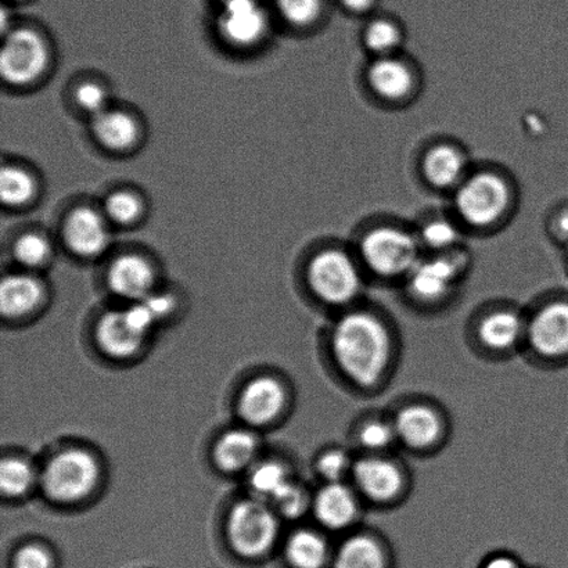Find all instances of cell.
<instances>
[{"label":"cell","mask_w":568,"mask_h":568,"mask_svg":"<svg viewBox=\"0 0 568 568\" xmlns=\"http://www.w3.org/2000/svg\"><path fill=\"white\" fill-rule=\"evenodd\" d=\"M392 348L386 325L369 312H349L334 326V361L359 387H373L381 382L392 359Z\"/></svg>","instance_id":"cell-1"},{"label":"cell","mask_w":568,"mask_h":568,"mask_svg":"<svg viewBox=\"0 0 568 568\" xmlns=\"http://www.w3.org/2000/svg\"><path fill=\"white\" fill-rule=\"evenodd\" d=\"M511 200L509 182L495 172L483 171L469 174L455 189L454 205L464 224L473 230H488L508 215Z\"/></svg>","instance_id":"cell-2"},{"label":"cell","mask_w":568,"mask_h":568,"mask_svg":"<svg viewBox=\"0 0 568 568\" xmlns=\"http://www.w3.org/2000/svg\"><path fill=\"white\" fill-rule=\"evenodd\" d=\"M419 237L393 226H378L366 233L359 254L367 270L384 280L408 277L420 261Z\"/></svg>","instance_id":"cell-3"},{"label":"cell","mask_w":568,"mask_h":568,"mask_svg":"<svg viewBox=\"0 0 568 568\" xmlns=\"http://www.w3.org/2000/svg\"><path fill=\"white\" fill-rule=\"evenodd\" d=\"M312 292L332 305H345L356 298L362 287L358 265L342 250H325L312 258L308 268Z\"/></svg>","instance_id":"cell-4"},{"label":"cell","mask_w":568,"mask_h":568,"mask_svg":"<svg viewBox=\"0 0 568 568\" xmlns=\"http://www.w3.org/2000/svg\"><path fill=\"white\" fill-rule=\"evenodd\" d=\"M98 476L99 467L91 454L69 449L49 460L42 483L50 498L58 503H74L92 491Z\"/></svg>","instance_id":"cell-5"},{"label":"cell","mask_w":568,"mask_h":568,"mask_svg":"<svg viewBox=\"0 0 568 568\" xmlns=\"http://www.w3.org/2000/svg\"><path fill=\"white\" fill-rule=\"evenodd\" d=\"M280 532L274 509L265 500L248 499L232 509L227 534L237 554L255 558L266 552Z\"/></svg>","instance_id":"cell-6"},{"label":"cell","mask_w":568,"mask_h":568,"mask_svg":"<svg viewBox=\"0 0 568 568\" xmlns=\"http://www.w3.org/2000/svg\"><path fill=\"white\" fill-rule=\"evenodd\" d=\"M48 63L43 39L31 30H16L4 39L0 72L11 85H27L42 74Z\"/></svg>","instance_id":"cell-7"},{"label":"cell","mask_w":568,"mask_h":568,"mask_svg":"<svg viewBox=\"0 0 568 568\" xmlns=\"http://www.w3.org/2000/svg\"><path fill=\"white\" fill-rule=\"evenodd\" d=\"M466 261L453 252L419 261L408 275L410 293L422 301H442L453 293L465 271Z\"/></svg>","instance_id":"cell-8"},{"label":"cell","mask_w":568,"mask_h":568,"mask_svg":"<svg viewBox=\"0 0 568 568\" xmlns=\"http://www.w3.org/2000/svg\"><path fill=\"white\" fill-rule=\"evenodd\" d=\"M354 483L359 493L373 503H389L403 489V473L394 462L381 455H367L354 462Z\"/></svg>","instance_id":"cell-9"},{"label":"cell","mask_w":568,"mask_h":568,"mask_svg":"<svg viewBox=\"0 0 568 568\" xmlns=\"http://www.w3.org/2000/svg\"><path fill=\"white\" fill-rule=\"evenodd\" d=\"M527 334L539 355L559 358L568 354V303L554 301L542 306L528 325Z\"/></svg>","instance_id":"cell-10"},{"label":"cell","mask_w":568,"mask_h":568,"mask_svg":"<svg viewBox=\"0 0 568 568\" xmlns=\"http://www.w3.org/2000/svg\"><path fill=\"white\" fill-rule=\"evenodd\" d=\"M367 85L384 102L399 103L409 99L416 88V77L398 54L372 61L366 72Z\"/></svg>","instance_id":"cell-11"},{"label":"cell","mask_w":568,"mask_h":568,"mask_svg":"<svg viewBox=\"0 0 568 568\" xmlns=\"http://www.w3.org/2000/svg\"><path fill=\"white\" fill-rule=\"evenodd\" d=\"M422 172L432 187L455 191L469 176V160L455 144L437 143L423 155Z\"/></svg>","instance_id":"cell-12"},{"label":"cell","mask_w":568,"mask_h":568,"mask_svg":"<svg viewBox=\"0 0 568 568\" xmlns=\"http://www.w3.org/2000/svg\"><path fill=\"white\" fill-rule=\"evenodd\" d=\"M312 509L323 527L338 531L353 525L359 506L355 493L344 483H326L312 500Z\"/></svg>","instance_id":"cell-13"},{"label":"cell","mask_w":568,"mask_h":568,"mask_svg":"<svg viewBox=\"0 0 568 568\" xmlns=\"http://www.w3.org/2000/svg\"><path fill=\"white\" fill-rule=\"evenodd\" d=\"M286 400L282 384L274 377H258L244 388L239 412L252 425H268L274 420Z\"/></svg>","instance_id":"cell-14"},{"label":"cell","mask_w":568,"mask_h":568,"mask_svg":"<svg viewBox=\"0 0 568 568\" xmlns=\"http://www.w3.org/2000/svg\"><path fill=\"white\" fill-rule=\"evenodd\" d=\"M220 27L227 41L253 44L264 36L266 19L255 0H225Z\"/></svg>","instance_id":"cell-15"},{"label":"cell","mask_w":568,"mask_h":568,"mask_svg":"<svg viewBox=\"0 0 568 568\" xmlns=\"http://www.w3.org/2000/svg\"><path fill=\"white\" fill-rule=\"evenodd\" d=\"M67 246L81 257H94L104 252L109 233L97 211L81 207L72 211L64 226Z\"/></svg>","instance_id":"cell-16"},{"label":"cell","mask_w":568,"mask_h":568,"mask_svg":"<svg viewBox=\"0 0 568 568\" xmlns=\"http://www.w3.org/2000/svg\"><path fill=\"white\" fill-rule=\"evenodd\" d=\"M148 334L128 316L126 311H111L100 320L97 337L100 348L114 358H128L142 347Z\"/></svg>","instance_id":"cell-17"},{"label":"cell","mask_w":568,"mask_h":568,"mask_svg":"<svg viewBox=\"0 0 568 568\" xmlns=\"http://www.w3.org/2000/svg\"><path fill=\"white\" fill-rule=\"evenodd\" d=\"M154 271L146 260L135 254L116 258L109 271V286L122 298L142 301L152 294Z\"/></svg>","instance_id":"cell-18"},{"label":"cell","mask_w":568,"mask_h":568,"mask_svg":"<svg viewBox=\"0 0 568 568\" xmlns=\"http://www.w3.org/2000/svg\"><path fill=\"white\" fill-rule=\"evenodd\" d=\"M398 442L406 447L423 449L432 447L442 437L443 423L432 408L409 405L398 412L393 423Z\"/></svg>","instance_id":"cell-19"},{"label":"cell","mask_w":568,"mask_h":568,"mask_svg":"<svg viewBox=\"0 0 568 568\" xmlns=\"http://www.w3.org/2000/svg\"><path fill=\"white\" fill-rule=\"evenodd\" d=\"M258 450V439L252 432L232 430L220 438L215 447L216 464L226 471H241L252 464Z\"/></svg>","instance_id":"cell-20"},{"label":"cell","mask_w":568,"mask_h":568,"mask_svg":"<svg viewBox=\"0 0 568 568\" xmlns=\"http://www.w3.org/2000/svg\"><path fill=\"white\" fill-rule=\"evenodd\" d=\"M42 297V287L33 277L11 275L0 286V308L4 316H20L36 308Z\"/></svg>","instance_id":"cell-21"},{"label":"cell","mask_w":568,"mask_h":568,"mask_svg":"<svg viewBox=\"0 0 568 568\" xmlns=\"http://www.w3.org/2000/svg\"><path fill=\"white\" fill-rule=\"evenodd\" d=\"M523 321L514 311H495L487 315L478 326V337L491 349H508L519 342Z\"/></svg>","instance_id":"cell-22"},{"label":"cell","mask_w":568,"mask_h":568,"mask_svg":"<svg viewBox=\"0 0 568 568\" xmlns=\"http://www.w3.org/2000/svg\"><path fill=\"white\" fill-rule=\"evenodd\" d=\"M92 126L94 135L105 148L121 150L130 148L136 141V122L122 111H102L93 116Z\"/></svg>","instance_id":"cell-23"},{"label":"cell","mask_w":568,"mask_h":568,"mask_svg":"<svg viewBox=\"0 0 568 568\" xmlns=\"http://www.w3.org/2000/svg\"><path fill=\"white\" fill-rule=\"evenodd\" d=\"M333 568H384L381 545L372 537H351L339 547Z\"/></svg>","instance_id":"cell-24"},{"label":"cell","mask_w":568,"mask_h":568,"mask_svg":"<svg viewBox=\"0 0 568 568\" xmlns=\"http://www.w3.org/2000/svg\"><path fill=\"white\" fill-rule=\"evenodd\" d=\"M286 554L295 568H322L327 559V545L316 532L301 530L288 539Z\"/></svg>","instance_id":"cell-25"},{"label":"cell","mask_w":568,"mask_h":568,"mask_svg":"<svg viewBox=\"0 0 568 568\" xmlns=\"http://www.w3.org/2000/svg\"><path fill=\"white\" fill-rule=\"evenodd\" d=\"M364 47L378 58L398 54L404 44V32L394 21L378 19L367 24L364 31Z\"/></svg>","instance_id":"cell-26"},{"label":"cell","mask_w":568,"mask_h":568,"mask_svg":"<svg viewBox=\"0 0 568 568\" xmlns=\"http://www.w3.org/2000/svg\"><path fill=\"white\" fill-rule=\"evenodd\" d=\"M286 467L277 462H264L254 467L250 475V487L255 498L272 503L292 483Z\"/></svg>","instance_id":"cell-27"},{"label":"cell","mask_w":568,"mask_h":568,"mask_svg":"<svg viewBox=\"0 0 568 568\" xmlns=\"http://www.w3.org/2000/svg\"><path fill=\"white\" fill-rule=\"evenodd\" d=\"M417 237H419L422 246L437 253H449L458 246L460 232L453 221L444 219V216H434L422 225Z\"/></svg>","instance_id":"cell-28"},{"label":"cell","mask_w":568,"mask_h":568,"mask_svg":"<svg viewBox=\"0 0 568 568\" xmlns=\"http://www.w3.org/2000/svg\"><path fill=\"white\" fill-rule=\"evenodd\" d=\"M36 192L32 178L17 166H3L0 172V196L10 207H17L28 202Z\"/></svg>","instance_id":"cell-29"},{"label":"cell","mask_w":568,"mask_h":568,"mask_svg":"<svg viewBox=\"0 0 568 568\" xmlns=\"http://www.w3.org/2000/svg\"><path fill=\"white\" fill-rule=\"evenodd\" d=\"M33 473L24 460L9 458L0 466V488L8 497H20L32 486Z\"/></svg>","instance_id":"cell-30"},{"label":"cell","mask_w":568,"mask_h":568,"mask_svg":"<svg viewBox=\"0 0 568 568\" xmlns=\"http://www.w3.org/2000/svg\"><path fill=\"white\" fill-rule=\"evenodd\" d=\"M50 246L47 239L37 233L21 236L14 244V257L28 268H37L48 260Z\"/></svg>","instance_id":"cell-31"},{"label":"cell","mask_w":568,"mask_h":568,"mask_svg":"<svg viewBox=\"0 0 568 568\" xmlns=\"http://www.w3.org/2000/svg\"><path fill=\"white\" fill-rule=\"evenodd\" d=\"M272 505L275 506L277 514L286 517V519H298L310 508L312 500L305 488L292 481L272 500Z\"/></svg>","instance_id":"cell-32"},{"label":"cell","mask_w":568,"mask_h":568,"mask_svg":"<svg viewBox=\"0 0 568 568\" xmlns=\"http://www.w3.org/2000/svg\"><path fill=\"white\" fill-rule=\"evenodd\" d=\"M358 439L362 447L371 453H382L392 447L398 438L394 425L383 420H371L361 427Z\"/></svg>","instance_id":"cell-33"},{"label":"cell","mask_w":568,"mask_h":568,"mask_svg":"<svg viewBox=\"0 0 568 568\" xmlns=\"http://www.w3.org/2000/svg\"><path fill=\"white\" fill-rule=\"evenodd\" d=\"M104 211L115 224H131L142 213V205L136 196L128 192H115L105 200Z\"/></svg>","instance_id":"cell-34"},{"label":"cell","mask_w":568,"mask_h":568,"mask_svg":"<svg viewBox=\"0 0 568 568\" xmlns=\"http://www.w3.org/2000/svg\"><path fill=\"white\" fill-rule=\"evenodd\" d=\"M353 462L345 450L331 449L320 456L316 470L326 483H343V478L353 471Z\"/></svg>","instance_id":"cell-35"},{"label":"cell","mask_w":568,"mask_h":568,"mask_svg":"<svg viewBox=\"0 0 568 568\" xmlns=\"http://www.w3.org/2000/svg\"><path fill=\"white\" fill-rule=\"evenodd\" d=\"M284 19L295 26H308L320 17L321 0H276Z\"/></svg>","instance_id":"cell-36"},{"label":"cell","mask_w":568,"mask_h":568,"mask_svg":"<svg viewBox=\"0 0 568 568\" xmlns=\"http://www.w3.org/2000/svg\"><path fill=\"white\" fill-rule=\"evenodd\" d=\"M77 100L81 108L87 110L88 113L98 115L105 110L108 94H105L104 89L99 87L98 83L88 82L78 88Z\"/></svg>","instance_id":"cell-37"},{"label":"cell","mask_w":568,"mask_h":568,"mask_svg":"<svg viewBox=\"0 0 568 568\" xmlns=\"http://www.w3.org/2000/svg\"><path fill=\"white\" fill-rule=\"evenodd\" d=\"M16 568H52L47 550L37 545H28L19 550L14 560Z\"/></svg>","instance_id":"cell-38"},{"label":"cell","mask_w":568,"mask_h":568,"mask_svg":"<svg viewBox=\"0 0 568 568\" xmlns=\"http://www.w3.org/2000/svg\"><path fill=\"white\" fill-rule=\"evenodd\" d=\"M144 304H146L150 311L153 312L154 316L160 320V317L165 316L172 308V300L169 295L163 294H149L146 298L142 300Z\"/></svg>","instance_id":"cell-39"},{"label":"cell","mask_w":568,"mask_h":568,"mask_svg":"<svg viewBox=\"0 0 568 568\" xmlns=\"http://www.w3.org/2000/svg\"><path fill=\"white\" fill-rule=\"evenodd\" d=\"M345 9L353 11V13H364L369 10L375 0H339Z\"/></svg>","instance_id":"cell-40"},{"label":"cell","mask_w":568,"mask_h":568,"mask_svg":"<svg viewBox=\"0 0 568 568\" xmlns=\"http://www.w3.org/2000/svg\"><path fill=\"white\" fill-rule=\"evenodd\" d=\"M486 568H521L517 561L508 558V556H498L488 561Z\"/></svg>","instance_id":"cell-41"}]
</instances>
